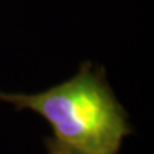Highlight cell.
<instances>
[{"label":"cell","mask_w":154,"mask_h":154,"mask_svg":"<svg viewBox=\"0 0 154 154\" xmlns=\"http://www.w3.org/2000/svg\"><path fill=\"white\" fill-rule=\"evenodd\" d=\"M16 110H33L49 121L57 140L96 154H117L133 133L128 114L114 96L104 67L84 61L70 80L36 94L3 93Z\"/></svg>","instance_id":"cell-1"},{"label":"cell","mask_w":154,"mask_h":154,"mask_svg":"<svg viewBox=\"0 0 154 154\" xmlns=\"http://www.w3.org/2000/svg\"><path fill=\"white\" fill-rule=\"evenodd\" d=\"M44 144L49 154H96V153H88L84 150H79L76 147H72L69 144L63 143L56 137H47L44 138Z\"/></svg>","instance_id":"cell-2"}]
</instances>
